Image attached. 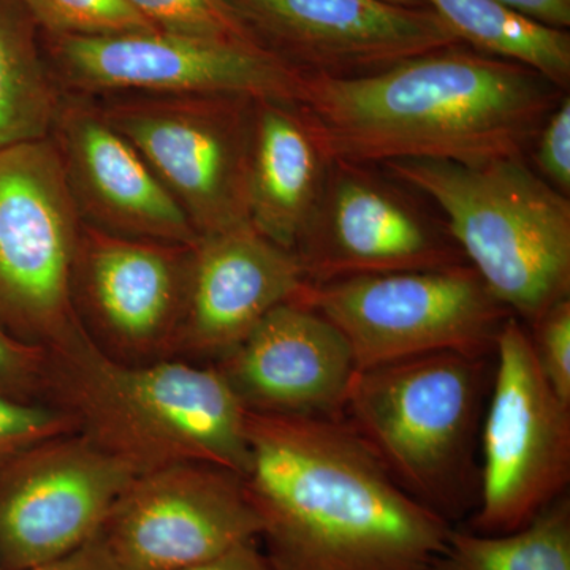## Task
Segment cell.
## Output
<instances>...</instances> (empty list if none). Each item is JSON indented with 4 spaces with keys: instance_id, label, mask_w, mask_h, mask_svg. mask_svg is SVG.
I'll return each instance as SVG.
<instances>
[{
    "instance_id": "6da1fadb",
    "label": "cell",
    "mask_w": 570,
    "mask_h": 570,
    "mask_svg": "<svg viewBox=\"0 0 570 570\" xmlns=\"http://www.w3.org/2000/svg\"><path fill=\"white\" fill-rule=\"evenodd\" d=\"M243 489L272 570H431L452 524L390 478L343 417L246 411Z\"/></svg>"
},
{
    "instance_id": "7a4b0ae2",
    "label": "cell",
    "mask_w": 570,
    "mask_h": 570,
    "mask_svg": "<svg viewBox=\"0 0 570 570\" xmlns=\"http://www.w3.org/2000/svg\"><path fill=\"white\" fill-rule=\"evenodd\" d=\"M564 91L520 63L460 47L362 77L303 73L296 110L330 163L527 157Z\"/></svg>"
},
{
    "instance_id": "3957f363",
    "label": "cell",
    "mask_w": 570,
    "mask_h": 570,
    "mask_svg": "<svg viewBox=\"0 0 570 570\" xmlns=\"http://www.w3.org/2000/svg\"><path fill=\"white\" fill-rule=\"evenodd\" d=\"M50 356L48 401L135 474L184 463L245 474L246 409L216 366L183 358L119 362L88 332Z\"/></svg>"
},
{
    "instance_id": "277c9868",
    "label": "cell",
    "mask_w": 570,
    "mask_h": 570,
    "mask_svg": "<svg viewBox=\"0 0 570 570\" xmlns=\"http://www.w3.org/2000/svg\"><path fill=\"white\" fill-rule=\"evenodd\" d=\"M490 356L436 352L356 370L341 409L390 478L450 524L478 508Z\"/></svg>"
},
{
    "instance_id": "5b68a950",
    "label": "cell",
    "mask_w": 570,
    "mask_h": 570,
    "mask_svg": "<svg viewBox=\"0 0 570 570\" xmlns=\"http://www.w3.org/2000/svg\"><path fill=\"white\" fill-rule=\"evenodd\" d=\"M444 213L450 238L491 295L534 325L570 294V202L527 157L384 164Z\"/></svg>"
},
{
    "instance_id": "8992f818",
    "label": "cell",
    "mask_w": 570,
    "mask_h": 570,
    "mask_svg": "<svg viewBox=\"0 0 570 570\" xmlns=\"http://www.w3.org/2000/svg\"><path fill=\"white\" fill-rule=\"evenodd\" d=\"M80 217L58 145L0 151V326L26 343L51 351L86 332L73 298Z\"/></svg>"
},
{
    "instance_id": "52a82bcc",
    "label": "cell",
    "mask_w": 570,
    "mask_h": 570,
    "mask_svg": "<svg viewBox=\"0 0 570 570\" xmlns=\"http://www.w3.org/2000/svg\"><path fill=\"white\" fill-rule=\"evenodd\" d=\"M295 302L343 333L355 370L436 352L494 355L512 316L468 264L306 284Z\"/></svg>"
},
{
    "instance_id": "ba28073f",
    "label": "cell",
    "mask_w": 570,
    "mask_h": 570,
    "mask_svg": "<svg viewBox=\"0 0 570 570\" xmlns=\"http://www.w3.org/2000/svg\"><path fill=\"white\" fill-rule=\"evenodd\" d=\"M498 363L480 428L479 501L469 530H520L566 494L570 482V406L540 371L530 332L510 316L494 347Z\"/></svg>"
},
{
    "instance_id": "9c48e42d",
    "label": "cell",
    "mask_w": 570,
    "mask_h": 570,
    "mask_svg": "<svg viewBox=\"0 0 570 570\" xmlns=\"http://www.w3.org/2000/svg\"><path fill=\"white\" fill-rule=\"evenodd\" d=\"M102 116L141 154L198 236L250 224L254 99L168 96L115 104Z\"/></svg>"
},
{
    "instance_id": "30bf717a",
    "label": "cell",
    "mask_w": 570,
    "mask_h": 570,
    "mask_svg": "<svg viewBox=\"0 0 570 570\" xmlns=\"http://www.w3.org/2000/svg\"><path fill=\"white\" fill-rule=\"evenodd\" d=\"M67 77L91 91L238 96L295 105L303 71L261 43L164 31L58 37Z\"/></svg>"
},
{
    "instance_id": "8fae6325",
    "label": "cell",
    "mask_w": 570,
    "mask_h": 570,
    "mask_svg": "<svg viewBox=\"0 0 570 570\" xmlns=\"http://www.w3.org/2000/svg\"><path fill=\"white\" fill-rule=\"evenodd\" d=\"M135 475L81 433L22 452L0 469V568H36L85 546Z\"/></svg>"
},
{
    "instance_id": "7c38bea8",
    "label": "cell",
    "mask_w": 570,
    "mask_h": 570,
    "mask_svg": "<svg viewBox=\"0 0 570 570\" xmlns=\"http://www.w3.org/2000/svg\"><path fill=\"white\" fill-rule=\"evenodd\" d=\"M242 478L184 463L135 475L99 538L129 570H181L258 540Z\"/></svg>"
},
{
    "instance_id": "4fadbf2b",
    "label": "cell",
    "mask_w": 570,
    "mask_h": 570,
    "mask_svg": "<svg viewBox=\"0 0 570 570\" xmlns=\"http://www.w3.org/2000/svg\"><path fill=\"white\" fill-rule=\"evenodd\" d=\"M194 246L82 228L73 298L97 347L132 365L176 358Z\"/></svg>"
},
{
    "instance_id": "5bb4252c",
    "label": "cell",
    "mask_w": 570,
    "mask_h": 570,
    "mask_svg": "<svg viewBox=\"0 0 570 570\" xmlns=\"http://www.w3.org/2000/svg\"><path fill=\"white\" fill-rule=\"evenodd\" d=\"M262 47L303 73L362 77L461 41L430 7L389 0H228Z\"/></svg>"
},
{
    "instance_id": "9a60e30c",
    "label": "cell",
    "mask_w": 570,
    "mask_h": 570,
    "mask_svg": "<svg viewBox=\"0 0 570 570\" xmlns=\"http://www.w3.org/2000/svg\"><path fill=\"white\" fill-rule=\"evenodd\" d=\"M294 253L307 284L468 264L448 230L362 165L330 163L324 193Z\"/></svg>"
},
{
    "instance_id": "2e32d148",
    "label": "cell",
    "mask_w": 570,
    "mask_h": 570,
    "mask_svg": "<svg viewBox=\"0 0 570 570\" xmlns=\"http://www.w3.org/2000/svg\"><path fill=\"white\" fill-rule=\"evenodd\" d=\"M306 284L294 250L250 224L200 236L193 247L176 358L219 362L266 314L295 302Z\"/></svg>"
},
{
    "instance_id": "e0dca14e",
    "label": "cell",
    "mask_w": 570,
    "mask_h": 570,
    "mask_svg": "<svg viewBox=\"0 0 570 570\" xmlns=\"http://www.w3.org/2000/svg\"><path fill=\"white\" fill-rule=\"evenodd\" d=\"M213 365L246 411L325 417H341L356 371L343 333L298 302L275 307Z\"/></svg>"
},
{
    "instance_id": "ac0fdd59",
    "label": "cell",
    "mask_w": 570,
    "mask_h": 570,
    "mask_svg": "<svg viewBox=\"0 0 570 570\" xmlns=\"http://www.w3.org/2000/svg\"><path fill=\"white\" fill-rule=\"evenodd\" d=\"M55 126L78 212L88 214L94 227L165 245L198 242L181 205L102 112L70 105L59 110Z\"/></svg>"
},
{
    "instance_id": "d6986e66",
    "label": "cell",
    "mask_w": 570,
    "mask_h": 570,
    "mask_svg": "<svg viewBox=\"0 0 570 570\" xmlns=\"http://www.w3.org/2000/svg\"><path fill=\"white\" fill-rule=\"evenodd\" d=\"M330 160L295 105L255 100L249 223L294 250L324 193Z\"/></svg>"
},
{
    "instance_id": "ffe728a7",
    "label": "cell",
    "mask_w": 570,
    "mask_h": 570,
    "mask_svg": "<svg viewBox=\"0 0 570 570\" xmlns=\"http://www.w3.org/2000/svg\"><path fill=\"white\" fill-rule=\"evenodd\" d=\"M461 43L491 58L520 63L566 91L570 82V36L532 20L498 0H422Z\"/></svg>"
},
{
    "instance_id": "44dd1931",
    "label": "cell",
    "mask_w": 570,
    "mask_h": 570,
    "mask_svg": "<svg viewBox=\"0 0 570 570\" xmlns=\"http://www.w3.org/2000/svg\"><path fill=\"white\" fill-rule=\"evenodd\" d=\"M431 570H570L568 493L520 530L480 534L452 528Z\"/></svg>"
},
{
    "instance_id": "7402d4cb",
    "label": "cell",
    "mask_w": 570,
    "mask_h": 570,
    "mask_svg": "<svg viewBox=\"0 0 570 570\" xmlns=\"http://www.w3.org/2000/svg\"><path fill=\"white\" fill-rule=\"evenodd\" d=\"M59 110L31 31L0 0V151L48 138Z\"/></svg>"
},
{
    "instance_id": "603a6c76",
    "label": "cell",
    "mask_w": 570,
    "mask_h": 570,
    "mask_svg": "<svg viewBox=\"0 0 570 570\" xmlns=\"http://www.w3.org/2000/svg\"><path fill=\"white\" fill-rule=\"evenodd\" d=\"M56 37H110L159 31L129 0H20Z\"/></svg>"
},
{
    "instance_id": "cb8c5ba5",
    "label": "cell",
    "mask_w": 570,
    "mask_h": 570,
    "mask_svg": "<svg viewBox=\"0 0 570 570\" xmlns=\"http://www.w3.org/2000/svg\"><path fill=\"white\" fill-rule=\"evenodd\" d=\"M159 31L258 43L228 0H129Z\"/></svg>"
},
{
    "instance_id": "d4e9b609",
    "label": "cell",
    "mask_w": 570,
    "mask_h": 570,
    "mask_svg": "<svg viewBox=\"0 0 570 570\" xmlns=\"http://www.w3.org/2000/svg\"><path fill=\"white\" fill-rule=\"evenodd\" d=\"M73 433L75 419L50 401L0 396V469L40 442Z\"/></svg>"
},
{
    "instance_id": "484cf974",
    "label": "cell",
    "mask_w": 570,
    "mask_h": 570,
    "mask_svg": "<svg viewBox=\"0 0 570 570\" xmlns=\"http://www.w3.org/2000/svg\"><path fill=\"white\" fill-rule=\"evenodd\" d=\"M50 348L26 343L0 326V396L48 401Z\"/></svg>"
},
{
    "instance_id": "4316f807",
    "label": "cell",
    "mask_w": 570,
    "mask_h": 570,
    "mask_svg": "<svg viewBox=\"0 0 570 570\" xmlns=\"http://www.w3.org/2000/svg\"><path fill=\"white\" fill-rule=\"evenodd\" d=\"M532 351L543 377L570 406V299H561L531 325Z\"/></svg>"
},
{
    "instance_id": "83f0119b",
    "label": "cell",
    "mask_w": 570,
    "mask_h": 570,
    "mask_svg": "<svg viewBox=\"0 0 570 570\" xmlns=\"http://www.w3.org/2000/svg\"><path fill=\"white\" fill-rule=\"evenodd\" d=\"M534 163L542 176L558 193L570 194V99L562 96L547 116L535 140Z\"/></svg>"
},
{
    "instance_id": "f1b7e54d",
    "label": "cell",
    "mask_w": 570,
    "mask_h": 570,
    "mask_svg": "<svg viewBox=\"0 0 570 570\" xmlns=\"http://www.w3.org/2000/svg\"><path fill=\"white\" fill-rule=\"evenodd\" d=\"M26 570H129L124 568L121 562L116 560L115 554L108 550L104 540L96 538L86 542L85 546L78 547L77 550L63 554L58 560L45 562V564L36 566V568Z\"/></svg>"
},
{
    "instance_id": "f546056e",
    "label": "cell",
    "mask_w": 570,
    "mask_h": 570,
    "mask_svg": "<svg viewBox=\"0 0 570 570\" xmlns=\"http://www.w3.org/2000/svg\"><path fill=\"white\" fill-rule=\"evenodd\" d=\"M257 542L258 540H250L220 557L181 570H272Z\"/></svg>"
},
{
    "instance_id": "4dcf8cb0",
    "label": "cell",
    "mask_w": 570,
    "mask_h": 570,
    "mask_svg": "<svg viewBox=\"0 0 570 570\" xmlns=\"http://www.w3.org/2000/svg\"><path fill=\"white\" fill-rule=\"evenodd\" d=\"M532 20L564 29L570 26V0H498Z\"/></svg>"
},
{
    "instance_id": "1f68e13d",
    "label": "cell",
    "mask_w": 570,
    "mask_h": 570,
    "mask_svg": "<svg viewBox=\"0 0 570 570\" xmlns=\"http://www.w3.org/2000/svg\"><path fill=\"white\" fill-rule=\"evenodd\" d=\"M389 2L400 3V6L407 7H426L425 3L422 2V0H389Z\"/></svg>"
},
{
    "instance_id": "d6a6232c",
    "label": "cell",
    "mask_w": 570,
    "mask_h": 570,
    "mask_svg": "<svg viewBox=\"0 0 570 570\" xmlns=\"http://www.w3.org/2000/svg\"><path fill=\"white\" fill-rule=\"evenodd\" d=\"M0 570H2V568H0Z\"/></svg>"
}]
</instances>
